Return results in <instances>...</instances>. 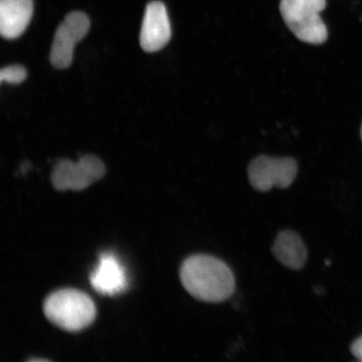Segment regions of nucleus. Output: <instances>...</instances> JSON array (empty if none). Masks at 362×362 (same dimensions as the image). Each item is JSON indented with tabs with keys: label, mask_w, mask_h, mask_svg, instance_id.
Masks as SVG:
<instances>
[{
	"label": "nucleus",
	"mask_w": 362,
	"mask_h": 362,
	"mask_svg": "<svg viewBox=\"0 0 362 362\" xmlns=\"http://www.w3.org/2000/svg\"><path fill=\"white\" fill-rule=\"evenodd\" d=\"M90 284L95 291L106 296H115L128 288V276L122 262L107 252L99 257L98 264L90 275Z\"/></svg>",
	"instance_id": "8"
},
{
	"label": "nucleus",
	"mask_w": 362,
	"mask_h": 362,
	"mask_svg": "<svg viewBox=\"0 0 362 362\" xmlns=\"http://www.w3.org/2000/svg\"><path fill=\"white\" fill-rule=\"evenodd\" d=\"M27 78L25 68L19 65H13L3 68L0 71V81L10 84H20Z\"/></svg>",
	"instance_id": "11"
},
{
	"label": "nucleus",
	"mask_w": 362,
	"mask_h": 362,
	"mask_svg": "<svg viewBox=\"0 0 362 362\" xmlns=\"http://www.w3.org/2000/svg\"><path fill=\"white\" fill-rule=\"evenodd\" d=\"M33 0H0V34L13 40L25 33L33 16Z\"/></svg>",
	"instance_id": "9"
},
{
	"label": "nucleus",
	"mask_w": 362,
	"mask_h": 362,
	"mask_svg": "<svg viewBox=\"0 0 362 362\" xmlns=\"http://www.w3.org/2000/svg\"><path fill=\"white\" fill-rule=\"evenodd\" d=\"M43 312L49 322L69 332L88 327L96 318V306L92 298L74 288L49 294L44 302Z\"/></svg>",
	"instance_id": "2"
},
{
	"label": "nucleus",
	"mask_w": 362,
	"mask_h": 362,
	"mask_svg": "<svg viewBox=\"0 0 362 362\" xmlns=\"http://www.w3.org/2000/svg\"><path fill=\"white\" fill-rule=\"evenodd\" d=\"M105 165L96 156H81L78 161L61 160L52 173V182L57 191H81L103 177Z\"/></svg>",
	"instance_id": "3"
},
{
	"label": "nucleus",
	"mask_w": 362,
	"mask_h": 362,
	"mask_svg": "<svg viewBox=\"0 0 362 362\" xmlns=\"http://www.w3.org/2000/svg\"><path fill=\"white\" fill-rule=\"evenodd\" d=\"M90 21L86 13H70L58 26L49 54L52 64L57 69H66L74 61L75 45L88 33Z\"/></svg>",
	"instance_id": "6"
},
{
	"label": "nucleus",
	"mask_w": 362,
	"mask_h": 362,
	"mask_svg": "<svg viewBox=\"0 0 362 362\" xmlns=\"http://www.w3.org/2000/svg\"><path fill=\"white\" fill-rule=\"evenodd\" d=\"M351 351L357 360L362 361V337L352 344Z\"/></svg>",
	"instance_id": "13"
},
{
	"label": "nucleus",
	"mask_w": 362,
	"mask_h": 362,
	"mask_svg": "<svg viewBox=\"0 0 362 362\" xmlns=\"http://www.w3.org/2000/svg\"><path fill=\"white\" fill-rule=\"evenodd\" d=\"M361 139H362V126H361Z\"/></svg>",
	"instance_id": "14"
},
{
	"label": "nucleus",
	"mask_w": 362,
	"mask_h": 362,
	"mask_svg": "<svg viewBox=\"0 0 362 362\" xmlns=\"http://www.w3.org/2000/svg\"><path fill=\"white\" fill-rule=\"evenodd\" d=\"M171 38V26L165 4L160 1L149 3L144 12L140 45L144 52L160 51Z\"/></svg>",
	"instance_id": "7"
},
{
	"label": "nucleus",
	"mask_w": 362,
	"mask_h": 362,
	"mask_svg": "<svg viewBox=\"0 0 362 362\" xmlns=\"http://www.w3.org/2000/svg\"><path fill=\"white\" fill-rule=\"evenodd\" d=\"M280 13L291 33L303 42L320 45L328 37L320 11L296 0H280Z\"/></svg>",
	"instance_id": "4"
},
{
	"label": "nucleus",
	"mask_w": 362,
	"mask_h": 362,
	"mask_svg": "<svg viewBox=\"0 0 362 362\" xmlns=\"http://www.w3.org/2000/svg\"><path fill=\"white\" fill-rule=\"evenodd\" d=\"M296 1L305 4L320 12L323 11L327 6V0H296Z\"/></svg>",
	"instance_id": "12"
},
{
	"label": "nucleus",
	"mask_w": 362,
	"mask_h": 362,
	"mask_svg": "<svg viewBox=\"0 0 362 362\" xmlns=\"http://www.w3.org/2000/svg\"><path fill=\"white\" fill-rule=\"evenodd\" d=\"M248 178L257 191L265 192L274 187L285 189L296 180L298 165L292 158L261 156L248 167Z\"/></svg>",
	"instance_id": "5"
},
{
	"label": "nucleus",
	"mask_w": 362,
	"mask_h": 362,
	"mask_svg": "<svg viewBox=\"0 0 362 362\" xmlns=\"http://www.w3.org/2000/svg\"><path fill=\"white\" fill-rule=\"evenodd\" d=\"M180 277L185 291L203 302H224L236 289L232 269L223 261L211 255L187 257L181 264Z\"/></svg>",
	"instance_id": "1"
},
{
	"label": "nucleus",
	"mask_w": 362,
	"mask_h": 362,
	"mask_svg": "<svg viewBox=\"0 0 362 362\" xmlns=\"http://www.w3.org/2000/svg\"><path fill=\"white\" fill-rule=\"evenodd\" d=\"M272 252L280 264L292 270L304 268L308 259L307 248L298 234L285 230L278 234Z\"/></svg>",
	"instance_id": "10"
}]
</instances>
